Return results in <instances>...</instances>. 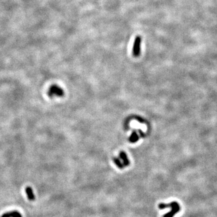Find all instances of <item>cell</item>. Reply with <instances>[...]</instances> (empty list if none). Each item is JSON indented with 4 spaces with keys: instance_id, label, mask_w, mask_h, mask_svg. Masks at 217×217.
Returning a JSON list of instances; mask_svg holds the SVG:
<instances>
[{
    "instance_id": "2",
    "label": "cell",
    "mask_w": 217,
    "mask_h": 217,
    "mask_svg": "<svg viewBox=\"0 0 217 217\" xmlns=\"http://www.w3.org/2000/svg\"><path fill=\"white\" fill-rule=\"evenodd\" d=\"M48 95L50 98L54 97H61L64 95V91L59 86L54 85L50 87L48 91Z\"/></svg>"
},
{
    "instance_id": "7",
    "label": "cell",
    "mask_w": 217,
    "mask_h": 217,
    "mask_svg": "<svg viewBox=\"0 0 217 217\" xmlns=\"http://www.w3.org/2000/svg\"><path fill=\"white\" fill-rule=\"evenodd\" d=\"M139 139V135L136 132H133L131 135L130 137L129 138V141L132 143H135L137 142Z\"/></svg>"
},
{
    "instance_id": "1",
    "label": "cell",
    "mask_w": 217,
    "mask_h": 217,
    "mask_svg": "<svg viewBox=\"0 0 217 217\" xmlns=\"http://www.w3.org/2000/svg\"><path fill=\"white\" fill-rule=\"evenodd\" d=\"M158 207L160 209H163L168 208V207H171V210L168 212V214H165L163 217H173L175 214H177L180 210V204L177 202V201H172L169 204H165V203H160L158 206Z\"/></svg>"
},
{
    "instance_id": "6",
    "label": "cell",
    "mask_w": 217,
    "mask_h": 217,
    "mask_svg": "<svg viewBox=\"0 0 217 217\" xmlns=\"http://www.w3.org/2000/svg\"><path fill=\"white\" fill-rule=\"evenodd\" d=\"M120 157L122 160V163H123L124 165V167L128 166L129 164H130V161H129V160L128 159V157L127 156V154H126V153L123 152H121L120 153Z\"/></svg>"
},
{
    "instance_id": "8",
    "label": "cell",
    "mask_w": 217,
    "mask_h": 217,
    "mask_svg": "<svg viewBox=\"0 0 217 217\" xmlns=\"http://www.w3.org/2000/svg\"><path fill=\"white\" fill-rule=\"evenodd\" d=\"M113 161H114L115 163L116 164V165L118 168L122 169L124 167L123 163L121 161V159H120L119 158H115V157L113 158Z\"/></svg>"
},
{
    "instance_id": "4",
    "label": "cell",
    "mask_w": 217,
    "mask_h": 217,
    "mask_svg": "<svg viewBox=\"0 0 217 217\" xmlns=\"http://www.w3.org/2000/svg\"><path fill=\"white\" fill-rule=\"evenodd\" d=\"M1 217H22V216L18 211L13 210L4 214Z\"/></svg>"
},
{
    "instance_id": "3",
    "label": "cell",
    "mask_w": 217,
    "mask_h": 217,
    "mask_svg": "<svg viewBox=\"0 0 217 217\" xmlns=\"http://www.w3.org/2000/svg\"><path fill=\"white\" fill-rule=\"evenodd\" d=\"M141 41L142 38L141 36H137V37H136L133 46V54L134 56L138 57L140 55Z\"/></svg>"
},
{
    "instance_id": "5",
    "label": "cell",
    "mask_w": 217,
    "mask_h": 217,
    "mask_svg": "<svg viewBox=\"0 0 217 217\" xmlns=\"http://www.w3.org/2000/svg\"><path fill=\"white\" fill-rule=\"evenodd\" d=\"M25 193H26L28 199L30 201H34L35 200V195L33 193L32 188L30 187H26V188H25Z\"/></svg>"
}]
</instances>
